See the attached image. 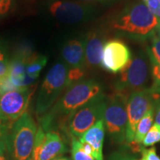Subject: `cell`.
<instances>
[{"label":"cell","mask_w":160,"mask_h":160,"mask_svg":"<svg viewBox=\"0 0 160 160\" xmlns=\"http://www.w3.org/2000/svg\"><path fill=\"white\" fill-rule=\"evenodd\" d=\"M128 97L127 93L118 91L107 97L103 121L105 131L116 145L126 144Z\"/></svg>","instance_id":"obj_5"},{"label":"cell","mask_w":160,"mask_h":160,"mask_svg":"<svg viewBox=\"0 0 160 160\" xmlns=\"http://www.w3.org/2000/svg\"><path fill=\"white\" fill-rule=\"evenodd\" d=\"M8 129L9 128H7L3 125L2 122L1 118H0V141H3V140H5L6 133H7L8 130Z\"/></svg>","instance_id":"obj_28"},{"label":"cell","mask_w":160,"mask_h":160,"mask_svg":"<svg viewBox=\"0 0 160 160\" xmlns=\"http://www.w3.org/2000/svg\"><path fill=\"white\" fill-rule=\"evenodd\" d=\"M160 142V125L153 124L142 142L144 147L153 146Z\"/></svg>","instance_id":"obj_19"},{"label":"cell","mask_w":160,"mask_h":160,"mask_svg":"<svg viewBox=\"0 0 160 160\" xmlns=\"http://www.w3.org/2000/svg\"><path fill=\"white\" fill-rule=\"evenodd\" d=\"M0 160H8L6 157L5 140L0 141Z\"/></svg>","instance_id":"obj_27"},{"label":"cell","mask_w":160,"mask_h":160,"mask_svg":"<svg viewBox=\"0 0 160 160\" xmlns=\"http://www.w3.org/2000/svg\"><path fill=\"white\" fill-rule=\"evenodd\" d=\"M85 76V68H69L68 72V88L82 79Z\"/></svg>","instance_id":"obj_20"},{"label":"cell","mask_w":160,"mask_h":160,"mask_svg":"<svg viewBox=\"0 0 160 160\" xmlns=\"http://www.w3.org/2000/svg\"><path fill=\"white\" fill-rule=\"evenodd\" d=\"M151 37V45L148 48V56L150 62L160 64V39L154 33Z\"/></svg>","instance_id":"obj_18"},{"label":"cell","mask_w":160,"mask_h":160,"mask_svg":"<svg viewBox=\"0 0 160 160\" xmlns=\"http://www.w3.org/2000/svg\"><path fill=\"white\" fill-rule=\"evenodd\" d=\"M154 108L150 109L147 113L144 115V117L139 120V123L137 124V128L134 135V139L133 142L131 146V148L134 149H139V145L142 144V142L145 139L148 132L151 128L152 125H153V119H154Z\"/></svg>","instance_id":"obj_16"},{"label":"cell","mask_w":160,"mask_h":160,"mask_svg":"<svg viewBox=\"0 0 160 160\" xmlns=\"http://www.w3.org/2000/svg\"><path fill=\"white\" fill-rule=\"evenodd\" d=\"M33 94L31 87L14 89L0 94V118L3 125L10 128L27 112Z\"/></svg>","instance_id":"obj_10"},{"label":"cell","mask_w":160,"mask_h":160,"mask_svg":"<svg viewBox=\"0 0 160 160\" xmlns=\"http://www.w3.org/2000/svg\"><path fill=\"white\" fill-rule=\"evenodd\" d=\"M135 160H143L142 159H135Z\"/></svg>","instance_id":"obj_33"},{"label":"cell","mask_w":160,"mask_h":160,"mask_svg":"<svg viewBox=\"0 0 160 160\" xmlns=\"http://www.w3.org/2000/svg\"><path fill=\"white\" fill-rule=\"evenodd\" d=\"M106 102L107 96L102 93L82 106L70 116L65 128L71 137L79 139L99 120L103 119Z\"/></svg>","instance_id":"obj_8"},{"label":"cell","mask_w":160,"mask_h":160,"mask_svg":"<svg viewBox=\"0 0 160 160\" xmlns=\"http://www.w3.org/2000/svg\"><path fill=\"white\" fill-rule=\"evenodd\" d=\"M68 151L57 131L45 132L39 125L31 160H53Z\"/></svg>","instance_id":"obj_11"},{"label":"cell","mask_w":160,"mask_h":160,"mask_svg":"<svg viewBox=\"0 0 160 160\" xmlns=\"http://www.w3.org/2000/svg\"><path fill=\"white\" fill-rule=\"evenodd\" d=\"M154 34L157 36V38H159V39H160V22H159V25H158V26H157V28H156Z\"/></svg>","instance_id":"obj_31"},{"label":"cell","mask_w":160,"mask_h":160,"mask_svg":"<svg viewBox=\"0 0 160 160\" xmlns=\"http://www.w3.org/2000/svg\"><path fill=\"white\" fill-rule=\"evenodd\" d=\"M105 42L98 30H92L85 38V67L96 68L101 67L103 48Z\"/></svg>","instance_id":"obj_13"},{"label":"cell","mask_w":160,"mask_h":160,"mask_svg":"<svg viewBox=\"0 0 160 160\" xmlns=\"http://www.w3.org/2000/svg\"><path fill=\"white\" fill-rule=\"evenodd\" d=\"M48 13L60 22L75 24L89 20L94 15L95 6L75 0H47Z\"/></svg>","instance_id":"obj_9"},{"label":"cell","mask_w":160,"mask_h":160,"mask_svg":"<svg viewBox=\"0 0 160 160\" xmlns=\"http://www.w3.org/2000/svg\"><path fill=\"white\" fill-rule=\"evenodd\" d=\"M53 160H71V159H69L68 157H58L55 159H53Z\"/></svg>","instance_id":"obj_32"},{"label":"cell","mask_w":160,"mask_h":160,"mask_svg":"<svg viewBox=\"0 0 160 160\" xmlns=\"http://www.w3.org/2000/svg\"><path fill=\"white\" fill-rule=\"evenodd\" d=\"M151 13H153L160 22V4L158 0H142Z\"/></svg>","instance_id":"obj_23"},{"label":"cell","mask_w":160,"mask_h":160,"mask_svg":"<svg viewBox=\"0 0 160 160\" xmlns=\"http://www.w3.org/2000/svg\"><path fill=\"white\" fill-rule=\"evenodd\" d=\"M61 55L64 62L69 68H85V39L68 41L62 48Z\"/></svg>","instance_id":"obj_14"},{"label":"cell","mask_w":160,"mask_h":160,"mask_svg":"<svg viewBox=\"0 0 160 160\" xmlns=\"http://www.w3.org/2000/svg\"><path fill=\"white\" fill-rule=\"evenodd\" d=\"M160 103V87L153 85L149 88L132 92L128 97V124L126 144L132 145L137 124L144 115Z\"/></svg>","instance_id":"obj_6"},{"label":"cell","mask_w":160,"mask_h":160,"mask_svg":"<svg viewBox=\"0 0 160 160\" xmlns=\"http://www.w3.org/2000/svg\"><path fill=\"white\" fill-rule=\"evenodd\" d=\"M140 151L142 153V159L143 160H160V157L158 156L154 147L150 148H141Z\"/></svg>","instance_id":"obj_22"},{"label":"cell","mask_w":160,"mask_h":160,"mask_svg":"<svg viewBox=\"0 0 160 160\" xmlns=\"http://www.w3.org/2000/svg\"><path fill=\"white\" fill-rule=\"evenodd\" d=\"M9 60L5 49L0 45V82L7 75L8 71Z\"/></svg>","instance_id":"obj_21"},{"label":"cell","mask_w":160,"mask_h":160,"mask_svg":"<svg viewBox=\"0 0 160 160\" xmlns=\"http://www.w3.org/2000/svg\"><path fill=\"white\" fill-rule=\"evenodd\" d=\"M108 160H135V158L124 152H113Z\"/></svg>","instance_id":"obj_26"},{"label":"cell","mask_w":160,"mask_h":160,"mask_svg":"<svg viewBox=\"0 0 160 160\" xmlns=\"http://www.w3.org/2000/svg\"><path fill=\"white\" fill-rule=\"evenodd\" d=\"M158 1H159V4H160V0H158Z\"/></svg>","instance_id":"obj_34"},{"label":"cell","mask_w":160,"mask_h":160,"mask_svg":"<svg viewBox=\"0 0 160 160\" xmlns=\"http://www.w3.org/2000/svg\"><path fill=\"white\" fill-rule=\"evenodd\" d=\"M68 68L64 62H58L46 74L36 102V113L39 117L51 109L62 93L68 88Z\"/></svg>","instance_id":"obj_4"},{"label":"cell","mask_w":160,"mask_h":160,"mask_svg":"<svg viewBox=\"0 0 160 160\" xmlns=\"http://www.w3.org/2000/svg\"><path fill=\"white\" fill-rule=\"evenodd\" d=\"M71 155L73 160H96L84 151L81 142L75 137H71Z\"/></svg>","instance_id":"obj_17"},{"label":"cell","mask_w":160,"mask_h":160,"mask_svg":"<svg viewBox=\"0 0 160 160\" xmlns=\"http://www.w3.org/2000/svg\"><path fill=\"white\" fill-rule=\"evenodd\" d=\"M159 19L142 2L127 6L111 22V28L120 34L143 39L154 33Z\"/></svg>","instance_id":"obj_2"},{"label":"cell","mask_w":160,"mask_h":160,"mask_svg":"<svg viewBox=\"0 0 160 160\" xmlns=\"http://www.w3.org/2000/svg\"><path fill=\"white\" fill-rule=\"evenodd\" d=\"M131 58L128 45L119 39L105 42L103 48L101 67L105 71L117 73L120 72Z\"/></svg>","instance_id":"obj_12"},{"label":"cell","mask_w":160,"mask_h":160,"mask_svg":"<svg viewBox=\"0 0 160 160\" xmlns=\"http://www.w3.org/2000/svg\"><path fill=\"white\" fill-rule=\"evenodd\" d=\"M151 65V74L153 79V85L160 87V64L150 62Z\"/></svg>","instance_id":"obj_25"},{"label":"cell","mask_w":160,"mask_h":160,"mask_svg":"<svg viewBox=\"0 0 160 160\" xmlns=\"http://www.w3.org/2000/svg\"><path fill=\"white\" fill-rule=\"evenodd\" d=\"M38 127L28 112L8 130L5 138L8 160H31Z\"/></svg>","instance_id":"obj_3"},{"label":"cell","mask_w":160,"mask_h":160,"mask_svg":"<svg viewBox=\"0 0 160 160\" xmlns=\"http://www.w3.org/2000/svg\"><path fill=\"white\" fill-rule=\"evenodd\" d=\"M102 93V87L96 80H80L68 88L51 109L39 118V125L45 132L63 129L73 112Z\"/></svg>","instance_id":"obj_1"},{"label":"cell","mask_w":160,"mask_h":160,"mask_svg":"<svg viewBox=\"0 0 160 160\" xmlns=\"http://www.w3.org/2000/svg\"><path fill=\"white\" fill-rule=\"evenodd\" d=\"M13 0H0V19L5 17L11 11Z\"/></svg>","instance_id":"obj_24"},{"label":"cell","mask_w":160,"mask_h":160,"mask_svg":"<svg viewBox=\"0 0 160 160\" xmlns=\"http://www.w3.org/2000/svg\"><path fill=\"white\" fill-rule=\"evenodd\" d=\"M75 1H79V2H82L92 4V5H93L94 3L103 2H106L108 1V0H75Z\"/></svg>","instance_id":"obj_30"},{"label":"cell","mask_w":160,"mask_h":160,"mask_svg":"<svg viewBox=\"0 0 160 160\" xmlns=\"http://www.w3.org/2000/svg\"><path fill=\"white\" fill-rule=\"evenodd\" d=\"M148 56L139 52L131 57L122 70L116 82L118 92L127 93L146 88L150 76Z\"/></svg>","instance_id":"obj_7"},{"label":"cell","mask_w":160,"mask_h":160,"mask_svg":"<svg viewBox=\"0 0 160 160\" xmlns=\"http://www.w3.org/2000/svg\"><path fill=\"white\" fill-rule=\"evenodd\" d=\"M154 124L160 125V103L155 108L154 111Z\"/></svg>","instance_id":"obj_29"},{"label":"cell","mask_w":160,"mask_h":160,"mask_svg":"<svg viewBox=\"0 0 160 160\" xmlns=\"http://www.w3.org/2000/svg\"><path fill=\"white\" fill-rule=\"evenodd\" d=\"M105 135V127L103 119H102L79 138L81 142H86L91 145L93 151V157L96 160H104L103 144Z\"/></svg>","instance_id":"obj_15"}]
</instances>
